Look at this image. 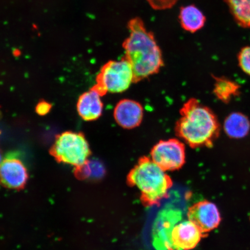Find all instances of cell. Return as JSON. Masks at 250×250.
<instances>
[{
  "instance_id": "cell-1",
  "label": "cell",
  "mask_w": 250,
  "mask_h": 250,
  "mask_svg": "<svg viewBox=\"0 0 250 250\" xmlns=\"http://www.w3.org/2000/svg\"><path fill=\"white\" fill-rule=\"evenodd\" d=\"M127 28L129 36L123 44L124 57L132 67L137 83L159 73L164 65L163 56L154 34L146 30L142 19H132Z\"/></svg>"
},
{
  "instance_id": "cell-2",
  "label": "cell",
  "mask_w": 250,
  "mask_h": 250,
  "mask_svg": "<svg viewBox=\"0 0 250 250\" xmlns=\"http://www.w3.org/2000/svg\"><path fill=\"white\" fill-rule=\"evenodd\" d=\"M180 113L175 127L177 136L193 148L212 146L219 132L213 112L192 98L184 103Z\"/></svg>"
},
{
  "instance_id": "cell-3",
  "label": "cell",
  "mask_w": 250,
  "mask_h": 250,
  "mask_svg": "<svg viewBox=\"0 0 250 250\" xmlns=\"http://www.w3.org/2000/svg\"><path fill=\"white\" fill-rule=\"evenodd\" d=\"M127 183L140 190L141 199L147 206L157 204L173 186L170 177L148 156L139 159L128 174Z\"/></svg>"
},
{
  "instance_id": "cell-4",
  "label": "cell",
  "mask_w": 250,
  "mask_h": 250,
  "mask_svg": "<svg viewBox=\"0 0 250 250\" xmlns=\"http://www.w3.org/2000/svg\"><path fill=\"white\" fill-rule=\"evenodd\" d=\"M134 82L132 67L125 57L120 61H110L102 68L93 87L102 96L107 93H123Z\"/></svg>"
},
{
  "instance_id": "cell-5",
  "label": "cell",
  "mask_w": 250,
  "mask_h": 250,
  "mask_svg": "<svg viewBox=\"0 0 250 250\" xmlns=\"http://www.w3.org/2000/svg\"><path fill=\"white\" fill-rule=\"evenodd\" d=\"M91 154L88 143L83 134L64 132L56 137L51 154L56 161L77 167L88 160Z\"/></svg>"
},
{
  "instance_id": "cell-6",
  "label": "cell",
  "mask_w": 250,
  "mask_h": 250,
  "mask_svg": "<svg viewBox=\"0 0 250 250\" xmlns=\"http://www.w3.org/2000/svg\"><path fill=\"white\" fill-rule=\"evenodd\" d=\"M150 158L165 171L179 170L186 164L185 145L176 139L161 140L153 146Z\"/></svg>"
},
{
  "instance_id": "cell-7",
  "label": "cell",
  "mask_w": 250,
  "mask_h": 250,
  "mask_svg": "<svg viewBox=\"0 0 250 250\" xmlns=\"http://www.w3.org/2000/svg\"><path fill=\"white\" fill-rule=\"evenodd\" d=\"M28 173L26 167L16 153H10L0 164V182L11 189H21L26 185Z\"/></svg>"
},
{
  "instance_id": "cell-8",
  "label": "cell",
  "mask_w": 250,
  "mask_h": 250,
  "mask_svg": "<svg viewBox=\"0 0 250 250\" xmlns=\"http://www.w3.org/2000/svg\"><path fill=\"white\" fill-rule=\"evenodd\" d=\"M188 218L201 230L203 235L217 228L221 222L220 212L214 203L203 201L189 208Z\"/></svg>"
},
{
  "instance_id": "cell-9",
  "label": "cell",
  "mask_w": 250,
  "mask_h": 250,
  "mask_svg": "<svg viewBox=\"0 0 250 250\" xmlns=\"http://www.w3.org/2000/svg\"><path fill=\"white\" fill-rule=\"evenodd\" d=\"M144 117L143 106L131 99L119 102L114 108L115 122L124 129H132L140 126Z\"/></svg>"
},
{
  "instance_id": "cell-10",
  "label": "cell",
  "mask_w": 250,
  "mask_h": 250,
  "mask_svg": "<svg viewBox=\"0 0 250 250\" xmlns=\"http://www.w3.org/2000/svg\"><path fill=\"white\" fill-rule=\"evenodd\" d=\"M203 234L191 221L183 222L173 228L171 242L177 250H190L196 248Z\"/></svg>"
},
{
  "instance_id": "cell-11",
  "label": "cell",
  "mask_w": 250,
  "mask_h": 250,
  "mask_svg": "<svg viewBox=\"0 0 250 250\" xmlns=\"http://www.w3.org/2000/svg\"><path fill=\"white\" fill-rule=\"evenodd\" d=\"M101 97L93 87L80 97L77 109L78 114L83 120L95 121L101 117L103 109Z\"/></svg>"
},
{
  "instance_id": "cell-12",
  "label": "cell",
  "mask_w": 250,
  "mask_h": 250,
  "mask_svg": "<svg viewBox=\"0 0 250 250\" xmlns=\"http://www.w3.org/2000/svg\"><path fill=\"white\" fill-rule=\"evenodd\" d=\"M179 20L183 29L192 33L202 29L206 20L202 11L193 5L181 8Z\"/></svg>"
},
{
  "instance_id": "cell-13",
  "label": "cell",
  "mask_w": 250,
  "mask_h": 250,
  "mask_svg": "<svg viewBox=\"0 0 250 250\" xmlns=\"http://www.w3.org/2000/svg\"><path fill=\"white\" fill-rule=\"evenodd\" d=\"M250 124L245 115L239 113L230 115L224 124L225 131L231 137L241 138L246 135L250 130Z\"/></svg>"
},
{
  "instance_id": "cell-14",
  "label": "cell",
  "mask_w": 250,
  "mask_h": 250,
  "mask_svg": "<svg viewBox=\"0 0 250 250\" xmlns=\"http://www.w3.org/2000/svg\"><path fill=\"white\" fill-rule=\"evenodd\" d=\"M234 20L240 26L250 29V0H226Z\"/></svg>"
},
{
  "instance_id": "cell-15",
  "label": "cell",
  "mask_w": 250,
  "mask_h": 250,
  "mask_svg": "<svg viewBox=\"0 0 250 250\" xmlns=\"http://www.w3.org/2000/svg\"><path fill=\"white\" fill-rule=\"evenodd\" d=\"M104 173L101 162L98 161L87 160L85 164L76 167L75 173L80 179H99Z\"/></svg>"
},
{
  "instance_id": "cell-16",
  "label": "cell",
  "mask_w": 250,
  "mask_h": 250,
  "mask_svg": "<svg viewBox=\"0 0 250 250\" xmlns=\"http://www.w3.org/2000/svg\"><path fill=\"white\" fill-rule=\"evenodd\" d=\"M215 81L214 92L222 101H228L238 89L235 83L224 78H217Z\"/></svg>"
},
{
  "instance_id": "cell-17",
  "label": "cell",
  "mask_w": 250,
  "mask_h": 250,
  "mask_svg": "<svg viewBox=\"0 0 250 250\" xmlns=\"http://www.w3.org/2000/svg\"><path fill=\"white\" fill-rule=\"evenodd\" d=\"M238 60L242 70L250 76V46L241 49L238 55Z\"/></svg>"
},
{
  "instance_id": "cell-18",
  "label": "cell",
  "mask_w": 250,
  "mask_h": 250,
  "mask_svg": "<svg viewBox=\"0 0 250 250\" xmlns=\"http://www.w3.org/2000/svg\"><path fill=\"white\" fill-rule=\"evenodd\" d=\"M179 0H146L151 7L156 10H165L170 9L176 4Z\"/></svg>"
},
{
  "instance_id": "cell-19",
  "label": "cell",
  "mask_w": 250,
  "mask_h": 250,
  "mask_svg": "<svg viewBox=\"0 0 250 250\" xmlns=\"http://www.w3.org/2000/svg\"><path fill=\"white\" fill-rule=\"evenodd\" d=\"M52 106L49 103L42 101L39 103L36 107V112L40 115H45L51 110Z\"/></svg>"
},
{
  "instance_id": "cell-20",
  "label": "cell",
  "mask_w": 250,
  "mask_h": 250,
  "mask_svg": "<svg viewBox=\"0 0 250 250\" xmlns=\"http://www.w3.org/2000/svg\"><path fill=\"white\" fill-rule=\"evenodd\" d=\"M2 161V156H1V152H0V164H1Z\"/></svg>"
}]
</instances>
